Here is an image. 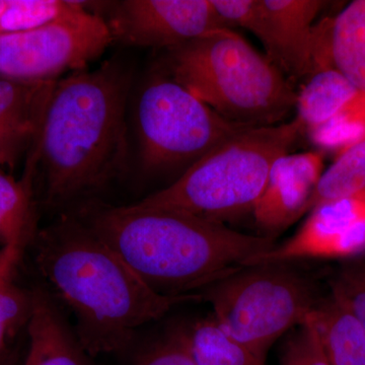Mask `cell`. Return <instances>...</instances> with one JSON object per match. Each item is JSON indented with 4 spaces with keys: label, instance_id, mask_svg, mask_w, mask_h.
<instances>
[{
    "label": "cell",
    "instance_id": "8fae6325",
    "mask_svg": "<svg viewBox=\"0 0 365 365\" xmlns=\"http://www.w3.org/2000/svg\"><path fill=\"white\" fill-rule=\"evenodd\" d=\"M365 254V191L319 204L297 234L245 266L342 259ZM244 266V267H245Z\"/></svg>",
    "mask_w": 365,
    "mask_h": 365
},
{
    "label": "cell",
    "instance_id": "4fadbf2b",
    "mask_svg": "<svg viewBox=\"0 0 365 365\" xmlns=\"http://www.w3.org/2000/svg\"><path fill=\"white\" fill-rule=\"evenodd\" d=\"M56 81L0 78V151L11 165L37 140Z\"/></svg>",
    "mask_w": 365,
    "mask_h": 365
},
{
    "label": "cell",
    "instance_id": "ac0fdd59",
    "mask_svg": "<svg viewBox=\"0 0 365 365\" xmlns=\"http://www.w3.org/2000/svg\"><path fill=\"white\" fill-rule=\"evenodd\" d=\"M185 339L197 365H265L235 341L212 317L182 325Z\"/></svg>",
    "mask_w": 365,
    "mask_h": 365
},
{
    "label": "cell",
    "instance_id": "5b68a950",
    "mask_svg": "<svg viewBox=\"0 0 365 365\" xmlns=\"http://www.w3.org/2000/svg\"><path fill=\"white\" fill-rule=\"evenodd\" d=\"M302 134L304 126L297 117L275 126L250 128L135 205L180 211L220 223L253 215L274 163L289 153Z\"/></svg>",
    "mask_w": 365,
    "mask_h": 365
},
{
    "label": "cell",
    "instance_id": "8992f818",
    "mask_svg": "<svg viewBox=\"0 0 365 365\" xmlns=\"http://www.w3.org/2000/svg\"><path fill=\"white\" fill-rule=\"evenodd\" d=\"M295 263L245 266L199 292L223 330L265 361L271 346L318 304L316 282Z\"/></svg>",
    "mask_w": 365,
    "mask_h": 365
},
{
    "label": "cell",
    "instance_id": "484cf974",
    "mask_svg": "<svg viewBox=\"0 0 365 365\" xmlns=\"http://www.w3.org/2000/svg\"><path fill=\"white\" fill-rule=\"evenodd\" d=\"M11 327V326L6 325V324L0 323V352H1L2 348H4L7 330H9Z\"/></svg>",
    "mask_w": 365,
    "mask_h": 365
},
{
    "label": "cell",
    "instance_id": "52a82bcc",
    "mask_svg": "<svg viewBox=\"0 0 365 365\" xmlns=\"http://www.w3.org/2000/svg\"><path fill=\"white\" fill-rule=\"evenodd\" d=\"M141 167L148 173L191 167L253 127L228 121L165 74L150 79L135 108Z\"/></svg>",
    "mask_w": 365,
    "mask_h": 365
},
{
    "label": "cell",
    "instance_id": "7402d4cb",
    "mask_svg": "<svg viewBox=\"0 0 365 365\" xmlns=\"http://www.w3.org/2000/svg\"><path fill=\"white\" fill-rule=\"evenodd\" d=\"M330 285L331 294L348 307L365 333V254L343 261Z\"/></svg>",
    "mask_w": 365,
    "mask_h": 365
},
{
    "label": "cell",
    "instance_id": "9c48e42d",
    "mask_svg": "<svg viewBox=\"0 0 365 365\" xmlns=\"http://www.w3.org/2000/svg\"><path fill=\"white\" fill-rule=\"evenodd\" d=\"M230 26H242L261 41L266 57L289 78L314 72V26L326 6L321 0H211Z\"/></svg>",
    "mask_w": 365,
    "mask_h": 365
},
{
    "label": "cell",
    "instance_id": "cb8c5ba5",
    "mask_svg": "<svg viewBox=\"0 0 365 365\" xmlns=\"http://www.w3.org/2000/svg\"><path fill=\"white\" fill-rule=\"evenodd\" d=\"M21 249L4 247L0 251V323L13 326L28 318L30 297H25L11 283V275Z\"/></svg>",
    "mask_w": 365,
    "mask_h": 365
},
{
    "label": "cell",
    "instance_id": "277c9868",
    "mask_svg": "<svg viewBox=\"0 0 365 365\" xmlns=\"http://www.w3.org/2000/svg\"><path fill=\"white\" fill-rule=\"evenodd\" d=\"M165 53L163 74L228 121L275 126L297 105V93L283 72L232 29L211 31Z\"/></svg>",
    "mask_w": 365,
    "mask_h": 365
},
{
    "label": "cell",
    "instance_id": "4316f807",
    "mask_svg": "<svg viewBox=\"0 0 365 365\" xmlns=\"http://www.w3.org/2000/svg\"><path fill=\"white\" fill-rule=\"evenodd\" d=\"M0 244L2 247L6 245V230H4V223H2L1 218H0Z\"/></svg>",
    "mask_w": 365,
    "mask_h": 365
},
{
    "label": "cell",
    "instance_id": "7a4b0ae2",
    "mask_svg": "<svg viewBox=\"0 0 365 365\" xmlns=\"http://www.w3.org/2000/svg\"><path fill=\"white\" fill-rule=\"evenodd\" d=\"M35 262L53 299L76 319L73 331L91 357L126 351L137 331L200 294L165 297L153 289L72 213L41 230Z\"/></svg>",
    "mask_w": 365,
    "mask_h": 365
},
{
    "label": "cell",
    "instance_id": "3957f363",
    "mask_svg": "<svg viewBox=\"0 0 365 365\" xmlns=\"http://www.w3.org/2000/svg\"><path fill=\"white\" fill-rule=\"evenodd\" d=\"M157 294L184 297L244 267L277 245L225 223L165 209L86 203L74 213Z\"/></svg>",
    "mask_w": 365,
    "mask_h": 365
},
{
    "label": "cell",
    "instance_id": "2e32d148",
    "mask_svg": "<svg viewBox=\"0 0 365 365\" xmlns=\"http://www.w3.org/2000/svg\"><path fill=\"white\" fill-rule=\"evenodd\" d=\"M328 46L334 68L365 98V0H355L329 20Z\"/></svg>",
    "mask_w": 365,
    "mask_h": 365
},
{
    "label": "cell",
    "instance_id": "30bf717a",
    "mask_svg": "<svg viewBox=\"0 0 365 365\" xmlns=\"http://www.w3.org/2000/svg\"><path fill=\"white\" fill-rule=\"evenodd\" d=\"M114 41L135 47L169 50L230 28L211 0H123L108 4Z\"/></svg>",
    "mask_w": 365,
    "mask_h": 365
},
{
    "label": "cell",
    "instance_id": "e0dca14e",
    "mask_svg": "<svg viewBox=\"0 0 365 365\" xmlns=\"http://www.w3.org/2000/svg\"><path fill=\"white\" fill-rule=\"evenodd\" d=\"M359 96L356 88L334 67L314 71L297 93L295 105L304 134L332 119Z\"/></svg>",
    "mask_w": 365,
    "mask_h": 365
},
{
    "label": "cell",
    "instance_id": "44dd1931",
    "mask_svg": "<svg viewBox=\"0 0 365 365\" xmlns=\"http://www.w3.org/2000/svg\"><path fill=\"white\" fill-rule=\"evenodd\" d=\"M312 143L324 150H337L339 155L365 138V98L338 113L325 124L307 133Z\"/></svg>",
    "mask_w": 365,
    "mask_h": 365
},
{
    "label": "cell",
    "instance_id": "ba28073f",
    "mask_svg": "<svg viewBox=\"0 0 365 365\" xmlns=\"http://www.w3.org/2000/svg\"><path fill=\"white\" fill-rule=\"evenodd\" d=\"M113 42L104 19L85 6L49 25L0 35V78L56 81L64 72L85 71Z\"/></svg>",
    "mask_w": 365,
    "mask_h": 365
},
{
    "label": "cell",
    "instance_id": "ffe728a7",
    "mask_svg": "<svg viewBox=\"0 0 365 365\" xmlns=\"http://www.w3.org/2000/svg\"><path fill=\"white\" fill-rule=\"evenodd\" d=\"M85 9L73 0H0V35L26 32Z\"/></svg>",
    "mask_w": 365,
    "mask_h": 365
},
{
    "label": "cell",
    "instance_id": "603a6c76",
    "mask_svg": "<svg viewBox=\"0 0 365 365\" xmlns=\"http://www.w3.org/2000/svg\"><path fill=\"white\" fill-rule=\"evenodd\" d=\"M129 365H197L185 339L182 325L173 327L150 341L134 355Z\"/></svg>",
    "mask_w": 365,
    "mask_h": 365
},
{
    "label": "cell",
    "instance_id": "6da1fadb",
    "mask_svg": "<svg viewBox=\"0 0 365 365\" xmlns=\"http://www.w3.org/2000/svg\"><path fill=\"white\" fill-rule=\"evenodd\" d=\"M132 81L128 64L113 59L57 79L32 148L48 207L79 208L126 172Z\"/></svg>",
    "mask_w": 365,
    "mask_h": 365
},
{
    "label": "cell",
    "instance_id": "5bb4252c",
    "mask_svg": "<svg viewBox=\"0 0 365 365\" xmlns=\"http://www.w3.org/2000/svg\"><path fill=\"white\" fill-rule=\"evenodd\" d=\"M26 321L29 345L25 365H91L90 355L47 290L38 288L31 295Z\"/></svg>",
    "mask_w": 365,
    "mask_h": 365
},
{
    "label": "cell",
    "instance_id": "9a60e30c",
    "mask_svg": "<svg viewBox=\"0 0 365 365\" xmlns=\"http://www.w3.org/2000/svg\"><path fill=\"white\" fill-rule=\"evenodd\" d=\"M331 365H365V333L351 312L332 294L309 314Z\"/></svg>",
    "mask_w": 365,
    "mask_h": 365
},
{
    "label": "cell",
    "instance_id": "7c38bea8",
    "mask_svg": "<svg viewBox=\"0 0 365 365\" xmlns=\"http://www.w3.org/2000/svg\"><path fill=\"white\" fill-rule=\"evenodd\" d=\"M321 151L282 155L274 163L265 190L253 211L265 237L287 230L309 212V202L324 173Z\"/></svg>",
    "mask_w": 365,
    "mask_h": 365
},
{
    "label": "cell",
    "instance_id": "d4e9b609",
    "mask_svg": "<svg viewBox=\"0 0 365 365\" xmlns=\"http://www.w3.org/2000/svg\"><path fill=\"white\" fill-rule=\"evenodd\" d=\"M280 365H331L309 317L288 336L281 348Z\"/></svg>",
    "mask_w": 365,
    "mask_h": 365
},
{
    "label": "cell",
    "instance_id": "d6986e66",
    "mask_svg": "<svg viewBox=\"0 0 365 365\" xmlns=\"http://www.w3.org/2000/svg\"><path fill=\"white\" fill-rule=\"evenodd\" d=\"M365 191V138L342 151L324 170L309 202V212L319 204Z\"/></svg>",
    "mask_w": 365,
    "mask_h": 365
}]
</instances>
